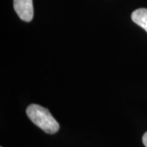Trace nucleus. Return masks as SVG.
<instances>
[{
	"label": "nucleus",
	"instance_id": "f257e3e1",
	"mask_svg": "<svg viewBox=\"0 0 147 147\" xmlns=\"http://www.w3.org/2000/svg\"><path fill=\"white\" fill-rule=\"evenodd\" d=\"M27 116L29 119L42 131L48 134H53L58 131L60 125L49 110L41 105L32 104L26 109Z\"/></svg>",
	"mask_w": 147,
	"mask_h": 147
},
{
	"label": "nucleus",
	"instance_id": "f03ea898",
	"mask_svg": "<svg viewBox=\"0 0 147 147\" xmlns=\"http://www.w3.org/2000/svg\"><path fill=\"white\" fill-rule=\"evenodd\" d=\"M14 10L22 21L30 22L34 16L33 0H13Z\"/></svg>",
	"mask_w": 147,
	"mask_h": 147
},
{
	"label": "nucleus",
	"instance_id": "7ed1b4c3",
	"mask_svg": "<svg viewBox=\"0 0 147 147\" xmlns=\"http://www.w3.org/2000/svg\"><path fill=\"white\" fill-rule=\"evenodd\" d=\"M131 20L147 32V8H139L131 14Z\"/></svg>",
	"mask_w": 147,
	"mask_h": 147
},
{
	"label": "nucleus",
	"instance_id": "20e7f679",
	"mask_svg": "<svg viewBox=\"0 0 147 147\" xmlns=\"http://www.w3.org/2000/svg\"><path fill=\"white\" fill-rule=\"evenodd\" d=\"M142 142H143V144L146 147H147V131L143 135V137H142Z\"/></svg>",
	"mask_w": 147,
	"mask_h": 147
}]
</instances>
